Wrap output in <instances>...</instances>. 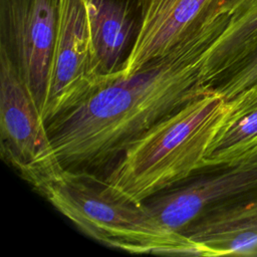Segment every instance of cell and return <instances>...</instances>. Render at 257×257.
<instances>
[{
    "label": "cell",
    "mask_w": 257,
    "mask_h": 257,
    "mask_svg": "<svg viewBox=\"0 0 257 257\" xmlns=\"http://www.w3.org/2000/svg\"><path fill=\"white\" fill-rule=\"evenodd\" d=\"M218 35L209 19L163 57L100 86L47 126L64 169L109 164L157 122L209 90L204 54Z\"/></svg>",
    "instance_id": "1"
},
{
    "label": "cell",
    "mask_w": 257,
    "mask_h": 257,
    "mask_svg": "<svg viewBox=\"0 0 257 257\" xmlns=\"http://www.w3.org/2000/svg\"><path fill=\"white\" fill-rule=\"evenodd\" d=\"M228 106L212 90L194 97L122 152L102 181L104 188L116 198L141 205L204 169L206 151Z\"/></svg>",
    "instance_id": "2"
},
{
    "label": "cell",
    "mask_w": 257,
    "mask_h": 257,
    "mask_svg": "<svg viewBox=\"0 0 257 257\" xmlns=\"http://www.w3.org/2000/svg\"><path fill=\"white\" fill-rule=\"evenodd\" d=\"M38 192L84 234L108 247L130 253L198 255L185 234L165 227L144 204L114 197L84 172L65 169Z\"/></svg>",
    "instance_id": "3"
},
{
    "label": "cell",
    "mask_w": 257,
    "mask_h": 257,
    "mask_svg": "<svg viewBox=\"0 0 257 257\" xmlns=\"http://www.w3.org/2000/svg\"><path fill=\"white\" fill-rule=\"evenodd\" d=\"M0 139L4 160L37 191L65 170L39 108L3 48H0Z\"/></svg>",
    "instance_id": "4"
},
{
    "label": "cell",
    "mask_w": 257,
    "mask_h": 257,
    "mask_svg": "<svg viewBox=\"0 0 257 257\" xmlns=\"http://www.w3.org/2000/svg\"><path fill=\"white\" fill-rule=\"evenodd\" d=\"M109 81L94 56L85 0H59L44 122L47 125Z\"/></svg>",
    "instance_id": "5"
},
{
    "label": "cell",
    "mask_w": 257,
    "mask_h": 257,
    "mask_svg": "<svg viewBox=\"0 0 257 257\" xmlns=\"http://www.w3.org/2000/svg\"><path fill=\"white\" fill-rule=\"evenodd\" d=\"M59 0H0L1 46L15 63L41 114L53 56Z\"/></svg>",
    "instance_id": "6"
},
{
    "label": "cell",
    "mask_w": 257,
    "mask_h": 257,
    "mask_svg": "<svg viewBox=\"0 0 257 257\" xmlns=\"http://www.w3.org/2000/svg\"><path fill=\"white\" fill-rule=\"evenodd\" d=\"M210 168L188 185L150 198L145 208L165 227L181 233L208 211L257 193V153Z\"/></svg>",
    "instance_id": "7"
},
{
    "label": "cell",
    "mask_w": 257,
    "mask_h": 257,
    "mask_svg": "<svg viewBox=\"0 0 257 257\" xmlns=\"http://www.w3.org/2000/svg\"><path fill=\"white\" fill-rule=\"evenodd\" d=\"M223 0H139L140 23L120 68L125 76L163 57L200 28Z\"/></svg>",
    "instance_id": "8"
},
{
    "label": "cell",
    "mask_w": 257,
    "mask_h": 257,
    "mask_svg": "<svg viewBox=\"0 0 257 257\" xmlns=\"http://www.w3.org/2000/svg\"><path fill=\"white\" fill-rule=\"evenodd\" d=\"M181 233L198 256L257 254V193L208 211Z\"/></svg>",
    "instance_id": "9"
},
{
    "label": "cell",
    "mask_w": 257,
    "mask_h": 257,
    "mask_svg": "<svg viewBox=\"0 0 257 257\" xmlns=\"http://www.w3.org/2000/svg\"><path fill=\"white\" fill-rule=\"evenodd\" d=\"M222 29L204 54L201 80L210 89L233 64L257 48V0H223L218 8Z\"/></svg>",
    "instance_id": "10"
},
{
    "label": "cell",
    "mask_w": 257,
    "mask_h": 257,
    "mask_svg": "<svg viewBox=\"0 0 257 257\" xmlns=\"http://www.w3.org/2000/svg\"><path fill=\"white\" fill-rule=\"evenodd\" d=\"M94 56L101 75L120 76L134 34V18L123 0H85Z\"/></svg>",
    "instance_id": "11"
},
{
    "label": "cell",
    "mask_w": 257,
    "mask_h": 257,
    "mask_svg": "<svg viewBox=\"0 0 257 257\" xmlns=\"http://www.w3.org/2000/svg\"><path fill=\"white\" fill-rule=\"evenodd\" d=\"M203 160V167L234 163L257 153V86L228 101Z\"/></svg>",
    "instance_id": "12"
},
{
    "label": "cell",
    "mask_w": 257,
    "mask_h": 257,
    "mask_svg": "<svg viewBox=\"0 0 257 257\" xmlns=\"http://www.w3.org/2000/svg\"><path fill=\"white\" fill-rule=\"evenodd\" d=\"M257 86V48L227 69L210 87L227 102Z\"/></svg>",
    "instance_id": "13"
}]
</instances>
